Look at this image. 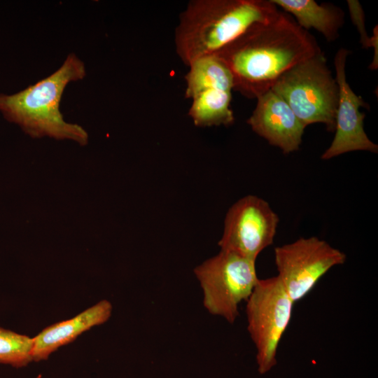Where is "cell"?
I'll list each match as a JSON object with an SVG mask.
<instances>
[{"instance_id": "6da1fadb", "label": "cell", "mask_w": 378, "mask_h": 378, "mask_svg": "<svg viewBox=\"0 0 378 378\" xmlns=\"http://www.w3.org/2000/svg\"><path fill=\"white\" fill-rule=\"evenodd\" d=\"M321 52L313 36L279 10L251 25L214 55L231 73L233 90L256 99L286 71Z\"/></svg>"}, {"instance_id": "7a4b0ae2", "label": "cell", "mask_w": 378, "mask_h": 378, "mask_svg": "<svg viewBox=\"0 0 378 378\" xmlns=\"http://www.w3.org/2000/svg\"><path fill=\"white\" fill-rule=\"evenodd\" d=\"M279 10L271 0H192L175 31L177 55L189 64L216 54L253 24Z\"/></svg>"}, {"instance_id": "3957f363", "label": "cell", "mask_w": 378, "mask_h": 378, "mask_svg": "<svg viewBox=\"0 0 378 378\" xmlns=\"http://www.w3.org/2000/svg\"><path fill=\"white\" fill-rule=\"evenodd\" d=\"M85 76L84 62L76 54L69 53L50 75L14 94L0 93V113L32 137L49 136L86 144V131L67 122L59 108L66 86Z\"/></svg>"}, {"instance_id": "277c9868", "label": "cell", "mask_w": 378, "mask_h": 378, "mask_svg": "<svg viewBox=\"0 0 378 378\" xmlns=\"http://www.w3.org/2000/svg\"><path fill=\"white\" fill-rule=\"evenodd\" d=\"M270 90L288 104L306 127L322 123L328 131L335 132L339 87L323 52L286 71Z\"/></svg>"}, {"instance_id": "5b68a950", "label": "cell", "mask_w": 378, "mask_h": 378, "mask_svg": "<svg viewBox=\"0 0 378 378\" xmlns=\"http://www.w3.org/2000/svg\"><path fill=\"white\" fill-rule=\"evenodd\" d=\"M255 261L220 250L194 269L203 292L208 312L232 324L239 315V304L246 300L258 278Z\"/></svg>"}, {"instance_id": "8992f818", "label": "cell", "mask_w": 378, "mask_h": 378, "mask_svg": "<svg viewBox=\"0 0 378 378\" xmlns=\"http://www.w3.org/2000/svg\"><path fill=\"white\" fill-rule=\"evenodd\" d=\"M293 304L277 276L258 279L246 300L247 329L260 374L276 365L277 349L291 319Z\"/></svg>"}, {"instance_id": "52a82bcc", "label": "cell", "mask_w": 378, "mask_h": 378, "mask_svg": "<svg viewBox=\"0 0 378 378\" xmlns=\"http://www.w3.org/2000/svg\"><path fill=\"white\" fill-rule=\"evenodd\" d=\"M346 256L316 237H302L275 248L277 276L293 302L307 295L320 279Z\"/></svg>"}, {"instance_id": "ba28073f", "label": "cell", "mask_w": 378, "mask_h": 378, "mask_svg": "<svg viewBox=\"0 0 378 378\" xmlns=\"http://www.w3.org/2000/svg\"><path fill=\"white\" fill-rule=\"evenodd\" d=\"M279 218L265 200L247 195L228 210L220 250L255 261L258 255L273 244Z\"/></svg>"}, {"instance_id": "9c48e42d", "label": "cell", "mask_w": 378, "mask_h": 378, "mask_svg": "<svg viewBox=\"0 0 378 378\" xmlns=\"http://www.w3.org/2000/svg\"><path fill=\"white\" fill-rule=\"evenodd\" d=\"M349 54L348 50L341 48L334 59L339 100L335 136L330 146L321 155L323 160L352 151L378 152V146L370 139L364 130L365 115L359 110L360 107H369L368 104L353 91L346 81L345 66Z\"/></svg>"}, {"instance_id": "30bf717a", "label": "cell", "mask_w": 378, "mask_h": 378, "mask_svg": "<svg viewBox=\"0 0 378 378\" xmlns=\"http://www.w3.org/2000/svg\"><path fill=\"white\" fill-rule=\"evenodd\" d=\"M256 99V106L246 120L252 130L284 154L298 150L306 126L288 104L272 90Z\"/></svg>"}, {"instance_id": "8fae6325", "label": "cell", "mask_w": 378, "mask_h": 378, "mask_svg": "<svg viewBox=\"0 0 378 378\" xmlns=\"http://www.w3.org/2000/svg\"><path fill=\"white\" fill-rule=\"evenodd\" d=\"M111 313V303L103 300L70 319L44 328L33 337V361L48 359L51 354L62 346L73 342L91 328L107 321Z\"/></svg>"}, {"instance_id": "7c38bea8", "label": "cell", "mask_w": 378, "mask_h": 378, "mask_svg": "<svg viewBox=\"0 0 378 378\" xmlns=\"http://www.w3.org/2000/svg\"><path fill=\"white\" fill-rule=\"evenodd\" d=\"M295 19L296 23L307 31L314 29L328 41L339 37V31L344 22V13L332 4H321L314 0H271Z\"/></svg>"}, {"instance_id": "4fadbf2b", "label": "cell", "mask_w": 378, "mask_h": 378, "mask_svg": "<svg viewBox=\"0 0 378 378\" xmlns=\"http://www.w3.org/2000/svg\"><path fill=\"white\" fill-rule=\"evenodd\" d=\"M232 91L209 88L193 97L188 115L197 127L232 125L234 121L230 108Z\"/></svg>"}, {"instance_id": "5bb4252c", "label": "cell", "mask_w": 378, "mask_h": 378, "mask_svg": "<svg viewBox=\"0 0 378 378\" xmlns=\"http://www.w3.org/2000/svg\"><path fill=\"white\" fill-rule=\"evenodd\" d=\"M186 75V97L192 99L209 88H220L232 91L233 78L225 65L215 55H207L195 59L189 64Z\"/></svg>"}, {"instance_id": "9a60e30c", "label": "cell", "mask_w": 378, "mask_h": 378, "mask_svg": "<svg viewBox=\"0 0 378 378\" xmlns=\"http://www.w3.org/2000/svg\"><path fill=\"white\" fill-rule=\"evenodd\" d=\"M33 337L0 327V363L22 368L32 360Z\"/></svg>"}, {"instance_id": "2e32d148", "label": "cell", "mask_w": 378, "mask_h": 378, "mask_svg": "<svg viewBox=\"0 0 378 378\" xmlns=\"http://www.w3.org/2000/svg\"><path fill=\"white\" fill-rule=\"evenodd\" d=\"M347 5L351 21L360 34V43L362 47L365 49L369 48L374 49L373 59L369 69L376 70L378 67V27L376 25L374 27L373 35L369 36L365 29V13L360 3L355 0H348Z\"/></svg>"}]
</instances>
